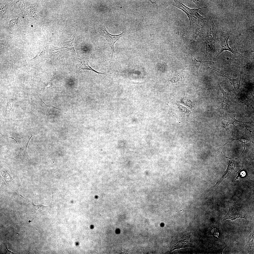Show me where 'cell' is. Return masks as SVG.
Masks as SVG:
<instances>
[{
    "label": "cell",
    "mask_w": 254,
    "mask_h": 254,
    "mask_svg": "<svg viewBox=\"0 0 254 254\" xmlns=\"http://www.w3.org/2000/svg\"><path fill=\"white\" fill-rule=\"evenodd\" d=\"M243 130L239 131L235 127L232 130H230L227 133V139L226 142L224 146L228 143H230L234 140H238L244 143V150L241 155L245 149V143L248 142H251L254 143V136L251 134V131L246 127Z\"/></svg>",
    "instance_id": "cell-1"
},
{
    "label": "cell",
    "mask_w": 254,
    "mask_h": 254,
    "mask_svg": "<svg viewBox=\"0 0 254 254\" xmlns=\"http://www.w3.org/2000/svg\"><path fill=\"white\" fill-rule=\"evenodd\" d=\"M230 159L227 168L222 176L217 181L214 187L218 186L224 179L230 176L236 174L243 167L238 158H230L225 157Z\"/></svg>",
    "instance_id": "cell-2"
},
{
    "label": "cell",
    "mask_w": 254,
    "mask_h": 254,
    "mask_svg": "<svg viewBox=\"0 0 254 254\" xmlns=\"http://www.w3.org/2000/svg\"><path fill=\"white\" fill-rule=\"evenodd\" d=\"M33 136L31 133V135L28 140L26 145L22 147H20L16 140L13 137H8L15 140L20 148V151L18 155L14 157L10 158L11 160L14 163L16 164H24L30 160V158L28 153L27 147L29 141Z\"/></svg>",
    "instance_id": "cell-3"
},
{
    "label": "cell",
    "mask_w": 254,
    "mask_h": 254,
    "mask_svg": "<svg viewBox=\"0 0 254 254\" xmlns=\"http://www.w3.org/2000/svg\"><path fill=\"white\" fill-rule=\"evenodd\" d=\"M228 208V212L222 218V222L228 219L233 220L239 218H244L246 221L247 216L243 210L242 205L238 206L235 205H231L229 206Z\"/></svg>",
    "instance_id": "cell-4"
},
{
    "label": "cell",
    "mask_w": 254,
    "mask_h": 254,
    "mask_svg": "<svg viewBox=\"0 0 254 254\" xmlns=\"http://www.w3.org/2000/svg\"><path fill=\"white\" fill-rule=\"evenodd\" d=\"M237 114H234L231 111H228L225 115L223 116H221L218 118V126L223 127L224 128L227 133L230 130L229 128V126L232 124L234 126L236 127L234 124V123L236 122L242 123L244 125V123L249 122H244L238 121L235 118V117Z\"/></svg>",
    "instance_id": "cell-5"
},
{
    "label": "cell",
    "mask_w": 254,
    "mask_h": 254,
    "mask_svg": "<svg viewBox=\"0 0 254 254\" xmlns=\"http://www.w3.org/2000/svg\"><path fill=\"white\" fill-rule=\"evenodd\" d=\"M177 7L182 9L187 14L189 18L190 26L198 20V19L202 20L204 19L198 13V11L200 9L206 7H203L197 9H191L181 3H179Z\"/></svg>",
    "instance_id": "cell-6"
},
{
    "label": "cell",
    "mask_w": 254,
    "mask_h": 254,
    "mask_svg": "<svg viewBox=\"0 0 254 254\" xmlns=\"http://www.w3.org/2000/svg\"><path fill=\"white\" fill-rule=\"evenodd\" d=\"M102 33L103 36L107 40L112 50V57L114 52V44L123 35L122 32L119 35H113L110 34L107 31L105 27L103 24L102 29Z\"/></svg>",
    "instance_id": "cell-7"
},
{
    "label": "cell",
    "mask_w": 254,
    "mask_h": 254,
    "mask_svg": "<svg viewBox=\"0 0 254 254\" xmlns=\"http://www.w3.org/2000/svg\"><path fill=\"white\" fill-rule=\"evenodd\" d=\"M208 67L207 68L208 69H212L217 71L219 73L223 75L228 79L229 82L233 87L234 88L233 89L232 91L235 94V98H236L242 88V77H239L235 79H231L226 76L222 73L211 68L208 66Z\"/></svg>",
    "instance_id": "cell-8"
},
{
    "label": "cell",
    "mask_w": 254,
    "mask_h": 254,
    "mask_svg": "<svg viewBox=\"0 0 254 254\" xmlns=\"http://www.w3.org/2000/svg\"><path fill=\"white\" fill-rule=\"evenodd\" d=\"M218 84L219 89L223 95V100L220 102L221 107L219 109L221 116L226 111H230L228 109V108L231 103L230 100V92L229 91L228 92H225L218 82Z\"/></svg>",
    "instance_id": "cell-9"
},
{
    "label": "cell",
    "mask_w": 254,
    "mask_h": 254,
    "mask_svg": "<svg viewBox=\"0 0 254 254\" xmlns=\"http://www.w3.org/2000/svg\"><path fill=\"white\" fill-rule=\"evenodd\" d=\"M229 37V36H227L221 39L219 43V48L217 53L218 56L224 51H229L235 55H240L241 56L243 55L240 54L237 51L229 47L228 42Z\"/></svg>",
    "instance_id": "cell-10"
},
{
    "label": "cell",
    "mask_w": 254,
    "mask_h": 254,
    "mask_svg": "<svg viewBox=\"0 0 254 254\" xmlns=\"http://www.w3.org/2000/svg\"><path fill=\"white\" fill-rule=\"evenodd\" d=\"M34 63L27 56H25L21 60L20 68L21 70L26 72L29 75H32L35 73L33 69Z\"/></svg>",
    "instance_id": "cell-11"
},
{
    "label": "cell",
    "mask_w": 254,
    "mask_h": 254,
    "mask_svg": "<svg viewBox=\"0 0 254 254\" xmlns=\"http://www.w3.org/2000/svg\"><path fill=\"white\" fill-rule=\"evenodd\" d=\"M37 55L35 57L31 60L34 63L35 62L45 59L48 57L46 48L43 46H38L36 49Z\"/></svg>",
    "instance_id": "cell-12"
},
{
    "label": "cell",
    "mask_w": 254,
    "mask_h": 254,
    "mask_svg": "<svg viewBox=\"0 0 254 254\" xmlns=\"http://www.w3.org/2000/svg\"><path fill=\"white\" fill-rule=\"evenodd\" d=\"M189 239L188 236L179 238L177 240L175 243L172 246L171 250L190 246V244L189 242Z\"/></svg>",
    "instance_id": "cell-13"
},
{
    "label": "cell",
    "mask_w": 254,
    "mask_h": 254,
    "mask_svg": "<svg viewBox=\"0 0 254 254\" xmlns=\"http://www.w3.org/2000/svg\"><path fill=\"white\" fill-rule=\"evenodd\" d=\"M77 70L78 73L81 70H87L94 71L97 73L98 75L101 77L100 74H103L104 73L98 72L92 69L89 65L88 61L83 59H79L77 60L76 64Z\"/></svg>",
    "instance_id": "cell-14"
},
{
    "label": "cell",
    "mask_w": 254,
    "mask_h": 254,
    "mask_svg": "<svg viewBox=\"0 0 254 254\" xmlns=\"http://www.w3.org/2000/svg\"><path fill=\"white\" fill-rule=\"evenodd\" d=\"M246 245L245 247L248 251L250 250L254 245V232L253 230L246 229Z\"/></svg>",
    "instance_id": "cell-15"
},
{
    "label": "cell",
    "mask_w": 254,
    "mask_h": 254,
    "mask_svg": "<svg viewBox=\"0 0 254 254\" xmlns=\"http://www.w3.org/2000/svg\"><path fill=\"white\" fill-rule=\"evenodd\" d=\"M62 48L52 46L50 48L48 57L53 61L58 59L60 55L61 49Z\"/></svg>",
    "instance_id": "cell-16"
},
{
    "label": "cell",
    "mask_w": 254,
    "mask_h": 254,
    "mask_svg": "<svg viewBox=\"0 0 254 254\" xmlns=\"http://www.w3.org/2000/svg\"><path fill=\"white\" fill-rule=\"evenodd\" d=\"M33 210L35 213L38 214H43L48 212L50 209L49 206H44L42 205H36L32 202Z\"/></svg>",
    "instance_id": "cell-17"
},
{
    "label": "cell",
    "mask_w": 254,
    "mask_h": 254,
    "mask_svg": "<svg viewBox=\"0 0 254 254\" xmlns=\"http://www.w3.org/2000/svg\"><path fill=\"white\" fill-rule=\"evenodd\" d=\"M52 86V83L50 81H46L42 83L40 81L38 83L36 89L37 94L41 95L45 88H49Z\"/></svg>",
    "instance_id": "cell-18"
},
{
    "label": "cell",
    "mask_w": 254,
    "mask_h": 254,
    "mask_svg": "<svg viewBox=\"0 0 254 254\" xmlns=\"http://www.w3.org/2000/svg\"><path fill=\"white\" fill-rule=\"evenodd\" d=\"M76 33H75L74 34L69 41L66 42L64 43L63 47L68 49L75 56H76V54L73 47V44Z\"/></svg>",
    "instance_id": "cell-19"
},
{
    "label": "cell",
    "mask_w": 254,
    "mask_h": 254,
    "mask_svg": "<svg viewBox=\"0 0 254 254\" xmlns=\"http://www.w3.org/2000/svg\"><path fill=\"white\" fill-rule=\"evenodd\" d=\"M208 233L210 235H213L218 238L221 237L222 235L221 228L219 225L211 226L209 229Z\"/></svg>",
    "instance_id": "cell-20"
},
{
    "label": "cell",
    "mask_w": 254,
    "mask_h": 254,
    "mask_svg": "<svg viewBox=\"0 0 254 254\" xmlns=\"http://www.w3.org/2000/svg\"><path fill=\"white\" fill-rule=\"evenodd\" d=\"M191 55L192 62L194 65L193 67L194 69V70L196 71H197V73L198 75V69L201 65L204 63L208 62H211L213 64L214 63V62L211 61H202L201 60H197L192 56L191 54Z\"/></svg>",
    "instance_id": "cell-21"
},
{
    "label": "cell",
    "mask_w": 254,
    "mask_h": 254,
    "mask_svg": "<svg viewBox=\"0 0 254 254\" xmlns=\"http://www.w3.org/2000/svg\"><path fill=\"white\" fill-rule=\"evenodd\" d=\"M17 100V99L15 98H13L8 100L6 107L4 111L5 117L6 115L7 112L10 111L12 109L14 103Z\"/></svg>",
    "instance_id": "cell-22"
},
{
    "label": "cell",
    "mask_w": 254,
    "mask_h": 254,
    "mask_svg": "<svg viewBox=\"0 0 254 254\" xmlns=\"http://www.w3.org/2000/svg\"><path fill=\"white\" fill-rule=\"evenodd\" d=\"M252 93H251L250 96H249L247 98V100H245L243 101V103L245 105L247 106H251L253 108H254V97Z\"/></svg>",
    "instance_id": "cell-23"
},
{
    "label": "cell",
    "mask_w": 254,
    "mask_h": 254,
    "mask_svg": "<svg viewBox=\"0 0 254 254\" xmlns=\"http://www.w3.org/2000/svg\"><path fill=\"white\" fill-rule=\"evenodd\" d=\"M214 24L212 20L210 21L209 24L208 26V30L207 33V35L210 36L212 38L214 36L213 34L214 32Z\"/></svg>",
    "instance_id": "cell-24"
},
{
    "label": "cell",
    "mask_w": 254,
    "mask_h": 254,
    "mask_svg": "<svg viewBox=\"0 0 254 254\" xmlns=\"http://www.w3.org/2000/svg\"><path fill=\"white\" fill-rule=\"evenodd\" d=\"M183 76V75L179 74L176 77L172 78L170 80V81L173 83L177 82L179 80H181Z\"/></svg>",
    "instance_id": "cell-25"
}]
</instances>
